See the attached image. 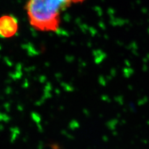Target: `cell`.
<instances>
[{
    "label": "cell",
    "instance_id": "1",
    "mask_svg": "<svg viewBox=\"0 0 149 149\" xmlns=\"http://www.w3.org/2000/svg\"><path fill=\"white\" fill-rule=\"evenodd\" d=\"M85 0H29L26 9L31 25L41 32H55L60 29L62 14L73 4Z\"/></svg>",
    "mask_w": 149,
    "mask_h": 149
},
{
    "label": "cell",
    "instance_id": "2",
    "mask_svg": "<svg viewBox=\"0 0 149 149\" xmlns=\"http://www.w3.org/2000/svg\"><path fill=\"white\" fill-rule=\"evenodd\" d=\"M17 29L18 23L15 17L4 15L0 17V36L9 38L15 35Z\"/></svg>",
    "mask_w": 149,
    "mask_h": 149
}]
</instances>
